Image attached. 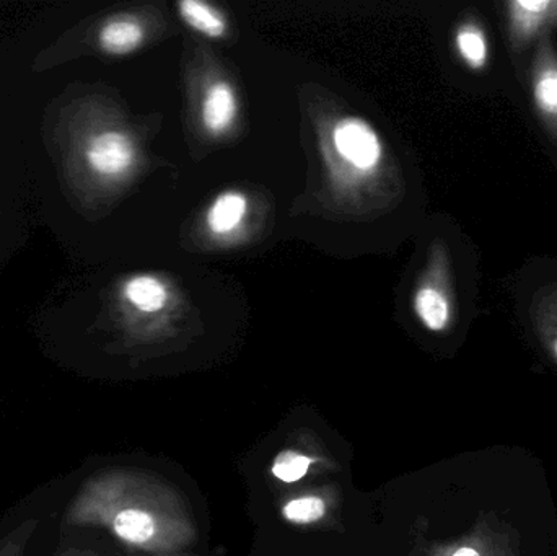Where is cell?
<instances>
[{"mask_svg": "<svg viewBox=\"0 0 557 556\" xmlns=\"http://www.w3.org/2000/svg\"><path fill=\"white\" fill-rule=\"evenodd\" d=\"M532 316L557 359V283L539 291L532 302Z\"/></svg>", "mask_w": 557, "mask_h": 556, "instance_id": "13", "label": "cell"}, {"mask_svg": "<svg viewBox=\"0 0 557 556\" xmlns=\"http://www.w3.org/2000/svg\"><path fill=\"white\" fill-rule=\"evenodd\" d=\"M330 512V499L320 493H308L288 499L281 508L282 518L295 526H311L323 521Z\"/></svg>", "mask_w": 557, "mask_h": 556, "instance_id": "11", "label": "cell"}, {"mask_svg": "<svg viewBox=\"0 0 557 556\" xmlns=\"http://www.w3.org/2000/svg\"><path fill=\"white\" fill-rule=\"evenodd\" d=\"M451 556H481V555L478 554L476 551H473V548L461 547V548H458V551L455 552V554Z\"/></svg>", "mask_w": 557, "mask_h": 556, "instance_id": "18", "label": "cell"}, {"mask_svg": "<svg viewBox=\"0 0 557 556\" xmlns=\"http://www.w3.org/2000/svg\"><path fill=\"white\" fill-rule=\"evenodd\" d=\"M458 55L471 71L481 72L490 67L491 41L486 28L478 20H465L455 33Z\"/></svg>", "mask_w": 557, "mask_h": 556, "instance_id": "8", "label": "cell"}, {"mask_svg": "<svg viewBox=\"0 0 557 556\" xmlns=\"http://www.w3.org/2000/svg\"><path fill=\"white\" fill-rule=\"evenodd\" d=\"M150 556H188V555L178 554V552H173V554H160V555H150Z\"/></svg>", "mask_w": 557, "mask_h": 556, "instance_id": "19", "label": "cell"}, {"mask_svg": "<svg viewBox=\"0 0 557 556\" xmlns=\"http://www.w3.org/2000/svg\"><path fill=\"white\" fill-rule=\"evenodd\" d=\"M121 296L143 313H156L166 304V289L157 277L134 276L121 287Z\"/></svg>", "mask_w": 557, "mask_h": 556, "instance_id": "10", "label": "cell"}, {"mask_svg": "<svg viewBox=\"0 0 557 556\" xmlns=\"http://www.w3.org/2000/svg\"><path fill=\"white\" fill-rule=\"evenodd\" d=\"M317 464L314 457L298 453L295 449H285L274 457L271 473L278 482L295 483L308 475L311 467Z\"/></svg>", "mask_w": 557, "mask_h": 556, "instance_id": "15", "label": "cell"}, {"mask_svg": "<svg viewBox=\"0 0 557 556\" xmlns=\"http://www.w3.org/2000/svg\"><path fill=\"white\" fill-rule=\"evenodd\" d=\"M36 529H38L36 519H28L16 526L0 541V556H25Z\"/></svg>", "mask_w": 557, "mask_h": 556, "instance_id": "16", "label": "cell"}, {"mask_svg": "<svg viewBox=\"0 0 557 556\" xmlns=\"http://www.w3.org/2000/svg\"><path fill=\"white\" fill-rule=\"evenodd\" d=\"M58 556H98L94 552L81 551V548H67V551L61 552Z\"/></svg>", "mask_w": 557, "mask_h": 556, "instance_id": "17", "label": "cell"}, {"mask_svg": "<svg viewBox=\"0 0 557 556\" xmlns=\"http://www.w3.org/2000/svg\"><path fill=\"white\" fill-rule=\"evenodd\" d=\"M247 212V198L242 193H224L209 209L208 224L215 234L234 231Z\"/></svg>", "mask_w": 557, "mask_h": 556, "instance_id": "12", "label": "cell"}, {"mask_svg": "<svg viewBox=\"0 0 557 556\" xmlns=\"http://www.w3.org/2000/svg\"><path fill=\"white\" fill-rule=\"evenodd\" d=\"M65 524L104 529L121 544L149 555L180 552L196 539L183 496L156 475L133 469L90 477L72 499Z\"/></svg>", "mask_w": 557, "mask_h": 556, "instance_id": "1", "label": "cell"}, {"mask_svg": "<svg viewBox=\"0 0 557 556\" xmlns=\"http://www.w3.org/2000/svg\"><path fill=\"white\" fill-rule=\"evenodd\" d=\"M503 20L510 51L513 55H523L540 39L557 32V0L504 2Z\"/></svg>", "mask_w": 557, "mask_h": 556, "instance_id": "3", "label": "cell"}, {"mask_svg": "<svg viewBox=\"0 0 557 556\" xmlns=\"http://www.w3.org/2000/svg\"><path fill=\"white\" fill-rule=\"evenodd\" d=\"M143 25L131 15L111 16L95 28V48L107 55H126L143 45Z\"/></svg>", "mask_w": 557, "mask_h": 556, "instance_id": "7", "label": "cell"}, {"mask_svg": "<svg viewBox=\"0 0 557 556\" xmlns=\"http://www.w3.org/2000/svg\"><path fill=\"white\" fill-rule=\"evenodd\" d=\"M55 149L69 189L87 182H120L136 163V146L129 134L113 127L85 126L69 108L55 127Z\"/></svg>", "mask_w": 557, "mask_h": 556, "instance_id": "2", "label": "cell"}, {"mask_svg": "<svg viewBox=\"0 0 557 556\" xmlns=\"http://www.w3.org/2000/svg\"><path fill=\"white\" fill-rule=\"evenodd\" d=\"M533 110L557 147V49L553 36L540 39L529 69Z\"/></svg>", "mask_w": 557, "mask_h": 556, "instance_id": "4", "label": "cell"}, {"mask_svg": "<svg viewBox=\"0 0 557 556\" xmlns=\"http://www.w3.org/2000/svg\"><path fill=\"white\" fill-rule=\"evenodd\" d=\"M237 113V100L234 90L225 82L212 85L202 107V123L212 134H222L231 127Z\"/></svg>", "mask_w": 557, "mask_h": 556, "instance_id": "9", "label": "cell"}, {"mask_svg": "<svg viewBox=\"0 0 557 556\" xmlns=\"http://www.w3.org/2000/svg\"><path fill=\"white\" fill-rule=\"evenodd\" d=\"M180 15L196 32L219 38L225 33V22L218 10L198 0H183L178 3Z\"/></svg>", "mask_w": 557, "mask_h": 556, "instance_id": "14", "label": "cell"}, {"mask_svg": "<svg viewBox=\"0 0 557 556\" xmlns=\"http://www.w3.org/2000/svg\"><path fill=\"white\" fill-rule=\"evenodd\" d=\"M454 297L444 281H429L416 291L414 312L429 332H445L454 322Z\"/></svg>", "mask_w": 557, "mask_h": 556, "instance_id": "6", "label": "cell"}, {"mask_svg": "<svg viewBox=\"0 0 557 556\" xmlns=\"http://www.w3.org/2000/svg\"><path fill=\"white\" fill-rule=\"evenodd\" d=\"M334 146L357 169H373L382 157V146L375 131L357 118H347L337 124L334 129Z\"/></svg>", "mask_w": 557, "mask_h": 556, "instance_id": "5", "label": "cell"}]
</instances>
